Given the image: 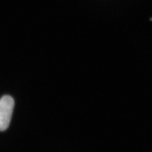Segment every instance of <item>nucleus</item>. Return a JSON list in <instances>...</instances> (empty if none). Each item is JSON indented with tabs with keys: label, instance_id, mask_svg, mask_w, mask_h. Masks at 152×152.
<instances>
[{
	"label": "nucleus",
	"instance_id": "1",
	"mask_svg": "<svg viewBox=\"0 0 152 152\" xmlns=\"http://www.w3.org/2000/svg\"><path fill=\"white\" fill-rule=\"evenodd\" d=\"M14 107V100L10 96L5 95L0 99V131L8 129Z\"/></svg>",
	"mask_w": 152,
	"mask_h": 152
}]
</instances>
